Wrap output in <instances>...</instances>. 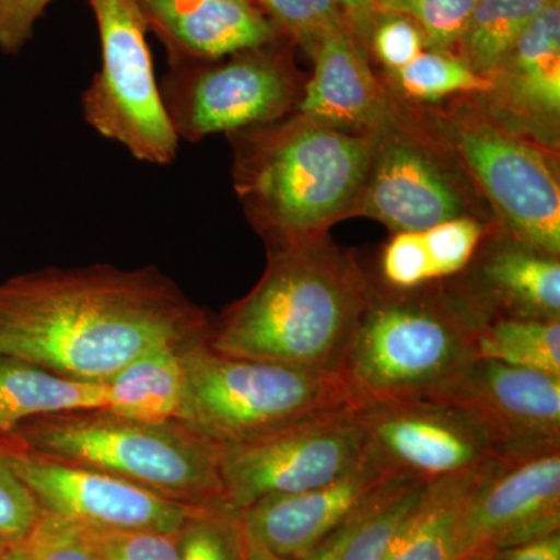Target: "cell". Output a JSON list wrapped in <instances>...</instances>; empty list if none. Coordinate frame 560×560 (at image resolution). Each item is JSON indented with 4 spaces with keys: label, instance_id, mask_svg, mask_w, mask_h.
Masks as SVG:
<instances>
[{
    "label": "cell",
    "instance_id": "1",
    "mask_svg": "<svg viewBox=\"0 0 560 560\" xmlns=\"http://www.w3.org/2000/svg\"><path fill=\"white\" fill-rule=\"evenodd\" d=\"M212 319L154 267L44 268L0 282V353L105 382L147 350L208 338Z\"/></svg>",
    "mask_w": 560,
    "mask_h": 560
},
{
    "label": "cell",
    "instance_id": "2",
    "mask_svg": "<svg viewBox=\"0 0 560 560\" xmlns=\"http://www.w3.org/2000/svg\"><path fill=\"white\" fill-rule=\"evenodd\" d=\"M371 291L327 235L271 248L259 282L212 320L206 342L223 355L335 371Z\"/></svg>",
    "mask_w": 560,
    "mask_h": 560
},
{
    "label": "cell",
    "instance_id": "3",
    "mask_svg": "<svg viewBox=\"0 0 560 560\" xmlns=\"http://www.w3.org/2000/svg\"><path fill=\"white\" fill-rule=\"evenodd\" d=\"M230 136L235 191L268 249L324 237L355 215L370 132L337 130L294 113Z\"/></svg>",
    "mask_w": 560,
    "mask_h": 560
},
{
    "label": "cell",
    "instance_id": "4",
    "mask_svg": "<svg viewBox=\"0 0 560 560\" xmlns=\"http://www.w3.org/2000/svg\"><path fill=\"white\" fill-rule=\"evenodd\" d=\"M2 440L43 458L116 475L187 506L230 511L221 444L180 419H131L97 408L31 419Z\"/></svg>",
    "mask_w": 560,
    "mask_h": 560
},
{
    "label": "cell",
    "instance_id": "5",
    "mask_svg": "<svg viewBox=\"0 0 560 560\" xmlns=\"http://www.w3.org/2000/svg\"><path fill=\"white\" fill-rule=\"evenodd\" d=\"M371 291L337 364L355 407L429 401L475 361V318L452 296Z\"/></svg>",
    "mask_w": 560,
    "mask_h": 560
},
{
    "label": "cell",
    "instance_id": "6",
    "mask_svg": "<svg viewBox=\"0 0 560 560\" xmlns=\"http://www.w3.org/2000/svg\"><path fill=\"white\" fill-rule=\"evenodd\" d=\"M183 348L179 419L221 445L260 440L326 412L357 408L337 371Z\"/></svg>",
    "mask_w": 560,
    "mask_h": 560
},
{
    "label": "cell",
    "instance_id": "7",
    "mask_svg": "<svg viewBox=\"0 0 560 560\" xmlns=\"http://www.w3.org/2000/svg\"><path fill=\"white\" fill-rule=\"evenodd\" d=\"M433 125L510 241L559 257L560 184L551 150L508 127L482 102L460 103Z\"/></svg>",
    "mask_w": 560,
    "mask_h": 560
},
{
    "label": "cell",
    "instance_id": "8",
    "mask_svg": "<svg viewBox=\"0 0 560 560\" xmlns=\"http://www.w3.org/2000/svg\"><path fill=\"white\" fill-rule=\"evenodd\" d=\"M370 136V167L355 215L382 221L394 234L474 215L466 172L434 125L394 101Z\"/></svg>",
    "mask_w": 560,
    "mask_h": 560
},
{
    "label": "cell",
    "instance_id": "9",
    "mask_svg": "<svg viewBox=\"0 0 560 560\" xmlns=\"http://www.w3.org/2000/svg\"><path fill=\"white\" fill-rule=\"evenodd\" d=\"M101 35L102 66L81 97L88 125L138 161L168 165L179 139L162 101L135 0H90Z\"/></svg>",
    "mask_w": 560,
    "mask_h": 560
},
{
    "label": "cell",
    "instance_id": "10",
    "mask_svg": "<svg viewBox=\"0 0 560 560\" xmlns=\"http://www.w3.org/2000/svg\"><path fill=\"white\" fill-rule=\"evenodd\" d=\"M168 65L162 101L176 136L187 142L283 119L298 108L304 88L276 40L224 61Z\"/></svg>",
    "mask_w": 560,
    "mask_h": 560
},
{
    "label": "cell",
    "instance_id": "11",
    "mask_svg": "<svg viewBox=\"0 0 560 560\" xmlns=\"http://www.w3.org/2000/svg\"><path fill=\"white\" fill-rule=\"evenodd\" d=\"M364 448L357 408L326 412L260 440L221 445L228 510L241 514L265 497L329 485L363 459Z\"/></svg>",
    "mask_w": 560,
    "mask_h": 560
},
{
    "label": "cell",
    "instance_id": "12",
    "mask_svg": "<svg viewBox=\"0 0 560 560\" xmlns=\"http://www.w3.org/2000/svg\"><path fill=\"white\" fill-rule=\"evenodd\" d=\"M429 404L460 416L500 459L560 448V377L475 360Z\"/></svg>",
    "mask_w": 560,
    "mask_h": 560
},
{
    "label": "cell",
    "instance_id": "13",
    "mask_svg": "<svg viewBox=\"0 0 560 560\" xmlns=\"http://www.w3.org/2000/svg\"><path fill=\"white\" fill-rule=\"evenodd\" d=\"M3 444L11 466L31 489L40 510L75 525L179 533L191 515L202 511L116 475L43 458L7 441Z\"/></svg>",
    "mask_w": 560,
    "mask_h": 560
},
{
    "label": "cell",
    "instance_id": "14",
    "mask_svg": "<svg viewBox=\"0 0 560 560\" xmlns=\"http://www.w3.org/2000/svg\"><path fill=\"white\" fill-rule=\"evenodd\" d=\"M364 452L390 475L433 482L500 459L469 423L429 401H381L357 407Z\"/></svg>",
    "mask_w": 560,
    "mask_h": 560
},
{
    "label": "cell",
    "instance_id": "15",
    "mask_svg": "<svg viewBox=\"0 0 560 560\" xmlns=\"http://www.w3.org/2000/svg\"><path fill=\"white\" fill-rule=\"evenodd\" d=\"M560 530V448L503 459L474 490L460 521L456 560Z\"/></svg>",
    "mask_w": 560,
    "mask_h": 560
},
{
    "label": "cell",
    "instance_id": "16",
    "mask_svg": "<svg viewBox=\"0 0 560 560\" xmlns=\"http://www.w3.org/2000/svg\"><path fill=\"white\" fill-rule=\"evenodd\" d=\"M390 475L364 452L345 477L304 492L265 497L241 512L248 537L279 558L307 560Z\"/></svg>",
    "mask_w": 560,
    "mask_h": 560
},
{
    "label": "cell",
    "instance_id": "17",
    "mask_svg": "<svg viewBox=\"0 0 560 560\" xmlns=\"http://www.w3.org/2000/svg\"><path fill=\"white\" fill-rule=\"evenodd\" d=\"M482 97V105L508 127L552 145L560 116V5H547L534 18Z\"/></svg>",
    "mask_w": 560,
    "mask_h": 560
},
{
    "label": "cell",
    "instance_id": "18",
    "mask_svg": "<svg viewBox=\"0 0 560 560\" xmlns=\"http://www.w3.org/2000/svg\"><path fill=\"white\" fill-rule=\"evenodd\" d=\"M168 62L212 61L275 43L279 32L250 0H135Z\"/></svg>",
    "mask_w": 560,
    "mask_h": 560
},
{
    "label": "cell",
    "instance_id": "19",
    "mask_svg": "<svg viewBox=\"0 0 560 560\" xmlns=\"http://www.w3.org/2000/svg\"><path fill=\"white\" fill-rule=\"evenodd\" d=\"M315 69L302 88L296 113L305 119L349 132L374 130L394 105V98L368 65L352 27L342 25L315 44Z\"/></svg>",
    "mask_w": 560,
    "mask_h": 560
},
{
    "label": "cell",
    "instance_id": "20",
    "mask_svg": "<svg viewBox=\"0 0 560 560\" xmlns=\"http://www.w3.org/2000/svg\"><path fill=\"white\" fill-rule=\"evenodd\" d=\"M477 287L459 296L475 319L492 316L560 319L559 257L508 241L482 257Z\"/></svg>",
    "mask_w": 560,
    "mask_h": 560
},
{
    "label": "cell",
    "instance_id": "21",
    "mask_svg": "<svg viewBox=\"0 0 560 560\" xmlns=\"http://www.w3.org/2000/svg\"><path fill=\"white\" fill-rule=\"evenodd\" d=\"M499 463L427 482L383 560H456L459 525L470 495Z\"/></svg>",
    "mask_w": 560,
    "mask_h": 560
},
{
    "label": "cell",
    "instance_id": "22",
    "mask_svg": "<svg viewBox=\"0 0 560 560\" xmlns=\"http://www.w3.org/2000/svg\"><path fill=\"white\" fill-rule=\"evenodd\" d=\"M106 405L102 382L65 377L32 361L0 353V438L31 419Z\"/></svg>",
    "mask_w": 560,
    "mask_h": 560
},
{
    "label": "cell",
    "instance_id": "23",
    "mask_svg": "<svg viewBox=\"0 0 560 560\" xmlns=\"http://www.w3.org/2000/svg\"><path fill=\"white\" fill-rule=\"evenodd\" d=\"M186 345L189 342L147 350L102 382L108 401L105 410L140 420L179 419Z\"/></svg>",
    "mask_w": 560,
    "mask_h": 560
},
{
    "label": "cell",
    "instance_id": "24",
    "mask_svg": "<svg viewBox=\"0 0 560 560\" xmlns=\"http://www.w3.org/2000/svg\"><path fill=\"white\" fill-rule=\"evenodd\" d=\"M425 485L415 478H389L307 560L385 559L390 539Z\"/></svg>",
    "mask_w": 560,
    "mask_h": 560
},
{
    "label": "cell",
    "instance_id": "25",
    "mask_svg": "<svg viewBox=\"0 0 560 560\" xmlns=\"http://www.w3.org/2000/svg\"><path fill=\"white\" fill-rule=\"evenodd\" d=\"M475 360L560 377V319L492 316L474 327Z\"/></svg>",
    "mask_w": 560,
    "mask_h": 560
},
{
    "label": "cell",
    "instance_id": "26",
    "mask_svg": "<svg viewBox=\"0 0 560 560\" xmlns=\"http://www.w3.org/2000/svg\"><path fill=\"white\" fill-rule=\"evenodd\" d=\"M548 0H477L458 55L478 75L490 80L518 36L525 32Z\"/></svg>",
    "mask_w": 560,
    "mask_h": 560
},
{
    "label": "cell",
    "instance_id": "27",
    "mask_svg": "<svg viewBox=\"0 0 560 560\" xmlns=\"http://www.w3.org/2000/svg\"><path fill=\"white\" fill-rule=\"evenodd\" d=\"M397 90L419 102H438L452 95H485L490 80L478 75L455 51L425 49L405 68L389 73Z\"/></svg>",
    "mask_w": 560,
    "mask_h": 560
},
{
    "label": "cell",
    "instance_id": "28",
    "mask_svg": "<svg viewBox=\"0 0 560 560\" xmlns=\"http://www.w3.org/2000/svg\"><path fill=\"white\" fill-rule=\"evenodd\" d=\"M178 560H246L248 537L241 515L198 511L178 533Z\"/></svg>",
    "mask_w": 560,
    "mask_h": 560
},
{
    "label": "cell",
    "instance_id": "29",
    "mask_svg": "<svg viewBox=\"0 0 560 560\" xmlns=\"http://www.w3.org/2000/svg\"><path fill=\"white\" fill-rule=\"evenodd\" d=\"M475 5L477 0H372L370 11L401 14L418 25L429 49L455 51Z\"/></svg>",
    "mask_w": 560,
    "mask_h": 560
},
{
    "label": "cell",
    "instance_id": "30",
    "mask_svg": "<svg viewBox=\"0 0 560 560\" xmlns=\"http://www.w3.org/2000/svg\"><path fill=\"white\" fill-rule=\"evenodd\" d=\"M278 28L311 54L327 33L349 24L337 0H250Z\"/></svg>",
    "mask_w": 560,
    "mask_h": 560
},
{
    "label": "cell",
    "instance_id": "31",
    "mask_svg": "<svg viewBox=\"0 0 560 560\" xmlns=\"http://www.w3.org/2000/svg\"><path fill=\"white\" fill-rule=\"evenodd\" d=\"M420 232L433 280L466 271L486 237V226L477 215L456 217Z\"/></svg>",
    "mask_w": 560,
    "mask_h": 560
},
{
    "label": "cell",
    "instance_id": "32",
    "mask_svg": "<svg viewBox=\"0 0 560 560\" xmlns=\"http://www.w3.org/2000/svg\"><path fill=\"white\" fill-rule=\"evenodd\" d=\"M0 560H101L79 526L44 512L27 536L7 545Z\"/></svg>",
    "mask_w": 560,
    "mask_h": 560
},
{
    "label": "cell",
    "instance_id": "33",
    "mask_svg": "<svg viewBox=\"0 0 560 560\" xmlns=\"http://www.w3.org/2000/svg\"><path fill=\"white\" fill-rule=\"evenodd\" d=\"M77 526L101 560H178V533Z\"/></svg>",
    "mask_w": 560,
    "mask_h": 560
},
{
    "label": "cell",
    "instance_id": "34",
    "mask_svg": "<svg viewBox=\"0 0 560 560\" xmlns=\"http://www.w3.org/2000/svg\"><path fill=\"white\" fill-rule=\"evenodd\" d=\"M360 20L372 21V54L389 73L405 68L419 54L429 49L418 25L401 14L370 11Z\"/></svg>",
    "mask_w": 560,
    "mask_h": 560
},
{
    "label": "cell",
    "instance_id": "35",
    "mask_svg": "<svg viewBox=\"0 0 560 560\" xmlns=\"http://www.w3.org/2000/svg\"><path fill=\"white\" fill-rule=\"evenodd\" d=\"M382 278L394 291H412L434 282L422 232H397L383 249Z\"/></svg>",
    "mask_w": 560,
    "mask_h": 560
},
{
    "label": "cell",
    "instance_id": "36",
    "mask_svg": "<svg viewBox=\"0 0 560 560\" xmlns=\"http://www.w3.org/2000/svg\"><path fill=\"white\" fill-rule=\"evenodd\" d=\"M43 514L38 501L10 463L9 451L0 440V540H21Z\"/></svg>",
    "mask_w": 560,
    "mask_h": 560
},
{
    "label": "cell",
    "instance_id": "37",
    "mask_svg": "<svg viewBox=\"0 0 560 560\" xmlns=\"http://www.w3.org/2000/svg\"><path fill=\"white\" fill-rule=\"evenodd\" d=\"M51 0H0V50L18 54Z\"/></svg>",
    "mask_w": 560,
    "mask_h": 560
},
{
    "label": "cell",
    "instance_id": "38",
    "mask_svg": "<svg viewBox=\"0 0 560 560\" xmlns=\"http://www.w3.org/2000/svg\"><path fill=\"white\" fill-rule=\"evenodd\" d=\"M480 560H560V530L480 556Z\"/></svg>",
    "mask_w": 560,
    "mask_h": 560
},
{
    "label": "cell",
    "instance_id": "39",
    "mask_svg": "<svg viewBox=\"0 0 560 560\" xmlns=\"http://www.w3.org/2000/svg\"><path fill=\"white\" fill-rule=\"evenodd\" d=\"M337 2L345 10L349 22L360 20L361 16H364L370 11L372 5V0H337Z\"/></svg>",
    "mask_w": 560,
    "mask_h": 560
},
{
    "label": "cell",
    "instance_id": "40",
    "mask_svg": "<svg viewBox=\"0 0 560 560\" xmlns=\"http://www.w3.org/2000/svg\"><path fill=\"white\" fill-rule=\"evenodd\" d=\"M246 533V530H245ZM248 537V534H246ZM246 560H294V559H285L279 558V556L272 555V552L268 551L267 548L261 547V545L257 544L248 537V552H246Z\"/></svg>",
    "mask_w": 560,
    "mask_h": 560
},
{
    "label": "cell",
    "instance_id": "41",
    "mask_svg": "<svg viewBox=\"0 0 560 560\" xmlns=\"http://www.w3.org/2000/svg\"><path fill=\"white\" fill-rule=\"evenodd\" d=\"M7 541L0 540V559H2L3 552L7 550Z\"/></svg>",
    "mask_w": 560,
    "mask_h": 560
},
{
    "label": "cell",
    "instance_id": "42",
    "mask_svg": "<svg viewBox=\"0 0 560 560\" xmlns=\"http://www.w3.org/2000/svg\"><path fill=\"white\" fill-rule=\"evenodd\" d=\"M548 2H550L551 5H560V0H548Z\"/></svg>",
    "mask_w": 560,
    "mask_h": 560
},
{
    "label": "cell",
    "instance_id": "43",
    "mask_svg": "<svg viewBox=\"0 0 560 560\" xmlns=\"http://www.w3.org/2000/svg\"><path fill=\"white\" fill-rule=\"evenodd\" d=\"M464 560H480V558H469V559H464Z\"/></svg>",
    "mask_w": 560,
    "mask_h": 560
}]
</instances>
